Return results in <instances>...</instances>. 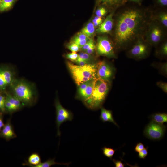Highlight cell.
I'll use <instances>...</instances> for the list:
<instances>
[{
    "label": "cell",
    "instance_id": "4316f807",
    "mask_svg": "<svg viewBox=\"0 0 167 167\" xmlns=\"http://www.w3.org/2000/svg\"><path fill=\"white\" fill-rule=\"evenodd\" d=\"M78 54L79 58L89 63L92 59L91 54H88L85 52L82 51Z\"/></svg>",
    "mask_w": 167,
    "mask_h": 167
},
{
    "label": "cell",
    "instance_id": "f6af8a7d",
    "mask_svg": "<svg viewBox=\"0 0 167 167\" xmlns=\"http://www.w3.org/2000/svg\"><path fill=\"white\" fill-rule=\"evenodd\" d=\"M2 0H0V1H1Z\"/></svg>",
    "mask_w": 167,
    "mask_h": 167
},
{
    "label": "cell",
    "instance_id": "277c9868",
    "mask_svg": "<svg viewBox=\"0 0 167 167\" xmlns=\"http://www.w3.org/2000/svg\"><path fill=\"white\" fill-rule=\"evenodd\" d=\"M67 64L75 83L78 86L85 82L97 78L96 64L89 63L80 66L68 62Z\"/></svg>",
    "mask_w": 167,
    "mask_h": 167
},
{
    "label": "cell",
    "instance_id": "836d02e7",
    "mask_svg": "<svg viewBox=\"0 0 167 167\" xmlns=\"http://www.w3.org/2000/svg\"><path fill=\"white\" fill-rule=\"evenodd\" d=\"M156 85L163 91L165 93H167V84L166 82L160 81L156 83Z\"/></svg>",
    "mask_w": 167,
    "mask_h": 167
},
{
    "label": "cell",
    "instance_id": "d4e9b609",
    "mask_svg": "<svg viewBox=\"0 0 167 167\" xmlns=\"http://www.w3.org/2000/svg\"><path fill=\"white\" fill-rule=\"evenodd\" d=\"M102 149L104 155L107 157L111 159L114 154L115 150L106 147H104Z\"/></svg>",
    "mask_w": 167,
    "mask_h": 167
},
{
    "label": "cell",
    "instance_id": "60d3db41",
    "mask_svg": "<svg viewBox=\"0 0 167 167\" xmlns=\"http://www.w3.org/2000/svg\"><path fill=\"white\" fill-rule=\"evenodd\" d=\"M95 49L96 45H95L92 46L84 52H85L88 54H91L94 52Z\"/></svg>",
    "mask_w": 167,
    "mask_h": 167
},
{
    "label": "cell",
    "instance_id": "ee69618b",
    "mask_svg": "<svg viewBox=\"0 0 167 167\" xmlns=\"http://www.w3.org/2000/svg\"><path fill=\"white\" fill-rule=\"evenodd\" d=\"M130 0L131 1H133L134 2H139L141 1V0Z\"/></svg>",
    "mask_w": 167,
    "mask_h": 167
},
{
    "label": "cell",
    "instance_id": "7dc6e473",
    "mask_svg": "<svg viewBox=\"0 0 167 167\" xmlns=\"http://www.w3.org/2000/svg\"></svg>",
    "mask_w": 167,
    "mask_h": 167
},
{
    "label": "cell",
    "instance_id": "2e32d148",
    "mask_svg": "<svg viewBox=\"0 0 167 167\" xmlns=\"http://www.w3.org/2000/svg\"><path fill=\"white\" fill-rule=\"evenodd\" d=\"M41 162V160L40 155L37 153H33L29 156L27 161L23 164V165L35 167Z\"/></svg>",
    "mask_w": 167,
    "mask_h": 167
},
{
    "label": "cell",
    "instance_id": "bcb514c9",
    "mask_svg": "<svg viewBox=\"0 0 167 167\" xmlns=\"http://www.w3.org/2000/svg\"><path fill=\"white\" fill-rule=\"evenodd\" d=\"M0 113H1V112H0Z\"/></svg>",
    "mask_w": 167,
    "mask_h": 167
},
{
    "label": "cell",
    "instance_id": "9a60e30c",
    "mask_svg": "<svg viewBox=\"0 0 167 167\" xmlns=\"http://www.w3.org/2000/svg\"><path fill=\"white\" fill-rule=\"evenodd\" d=\"M4 92L6 95V99L15 107L17 111L25 106L18 99L12 94L10 92L5 91Z\"/></svg>",
    "mask_w": 167,
    "mask_h": 167
},
{
    "label": "cell",
    "instance_id": "1f68e13d",
    "mask_svg": "<svg viewBox=\"0 0 167 167\" xmlns=\"http://www.w3.org/2000/svg\"><path fill=\"white\" fill-rule=\"evenodd\" d=\"M66 56L67 59L74 62L78 58L79 54L76 52H72L71 53L67 54Z\"/></svg>",
    "mask_w": 167,
    "mask_h": 167
},
{
    "label": "cell",
    "instance_id": "f546056e",
    "mask_svg": "<svg viewBox=\"0 0 167 167\" xmlns=\"http://www.w3.org/2000/svg\"><path fill=\"white\" fill-rule=\"evenodd\" d=\"M67 48L72 52H76L80 50V48L77 45L71 42L67 45Z\"/></svg>",
    "mask_w": 167,
    "mask_h": 167
},
{
    "label": "cell",
    "instance_id": "5bb4252c",
    "mask_svg": "<svg viewBox=\"0 0 167 167\" xmlns=\"http://www.w3.org/2000/svg\"><path fill=\"white\" fill-rule=\"evenodd\" d=\"M100 119L103 122H108L113 123L117 126L118 125L115 122L113 118L112 111L102 107L101 109Z\"/></svg>",
    "mask_w": 167,
    "mask_h": 167
},
{
    "label": "cell",
    "instance_id": "8d00e7d4",
    "mask_svg": "<svg viewBox=\"0 0 167 167\" xmlns=\"http://www.w3.org/2000/svg\"><path fill=\"white\" fill-rule=\"evenodd\" d=\"M144 145L141 143H138L135 148V150L137 152H139L144 148Z\"/></svg>",
    "mask_w": 167,
    "mask_h": 167
},
{
    "label": "cell",
    "instance_id": "30bf717a",
    "mask_svg": "<svg viewBox=\"0 0 167 167\" xmlns=\"http://www.w3.org/2000/svg\"><path fill=\"white\" fill-rule=\"evenodd\" d=\"M166 127L163 124L151 121L145 128L144 133L149 139L159 140L162 138L165 131Z\"/></svg>",
    "mask_w": 167,
    "mask_h": 167
},
{
    "label": "cell",
    "instance_id": "83f0119b",
    "mask_svg": "<svg viewBox=\"0 0 167 167\" xmlns=\"http://www.w3.org/2000/svg\"><path fill=\"white\" fill-rule=\"evenodd\" d=\"M94 45H95V44L92 38H90L86 43L80 48V51L84 52Z\"/></svg>",
    "mask_w": 167,
    "mask_h": 167
},
{
    "label": "cell",
    "instance_id": "52a82bcc",
    "mask_svg": "<svg viewBox=\"0 0 167 167\" xmlns=\"http://www.w3.org/2000/svg\"><path fill=\"white\" fill-rule=\"evenodd\" d=\"M97 41L96 49L98 55L108 58H116L114 46L107 36H99Z\"/></svg>",
    "mask_w": 167,
    "mask_h": 167
},
{
    "label": "cell",
    "instance_id": "e575fe53",
    "mask_svg": "<svg viewBox=\"0 0 167 167\" xmlns=\"http://www.w3.org/2000/svg\"><path fill=\"white\" fill-rule=\"evenodd\" d=\"M148 154L147 149L145 148L138 152V156L139 158L144 159L146 157Z\"/></svg>",
    "mask_w": 167,
    "mask_h": 167
},
{
    "label": "cell",
    "instance_id": "7c38bea8",
    "mask_svg": "<svg viewBox=\"0 0 167 167\" xmlns=\"http://www.w3.org/2000/svg\"><path fill=\"white\" fill-rule=\"evenodd\" d=\"M113 15V13H112L107 16L96 30V32L97 33H108L111 31L114 24Z\"/></svg>",
    "mask_w": 167,
    "mask_h": 167
},
{
    "label": "cell",
    "instance_id": "8992f818",
    "mask_svg": "<svg viewBox=\"0 0 167 167\" xmlns=\"http://www.w3.org/2000/svg\"><path fill=\"white\" fill-rule=\"evenodd\" d=\"M150 45L145 40L144 36L138 38L135 44L128 51V54L132 58L136 59L146 58L148 54Z\"/></svg>",
    "mask_w": 167,
    "mask_h": 167
},
{
    "label": "cell",
    "instance_id": "3957f363",
    "mask_svg": "<svg viewBox=\"0 0 167 167\" xmlns=\"http://www.w3.org/2000/svg\"><path fill=\"white\" fill-rule=\"evenodd\" d=\"M109 87V81L97 78L91 95L84 101L86 106L91 109L100 108L105 99Z\"/></svg>",
    "mask_w": 167,
    "mask_h": 167
},
{
    "label": "cell",
    "instance_id": "d6986e66",
    "mask_svg": "<svg viewBox=\"0 0 167 167\" xmlns=\"http://www.w3.org/2000/svg\"><path fill=\"white\" fill-rule=\"evenodd\" d=\"M18 0H2L0 2V12H3L11 9Z\"/></svg>",
    "mask_w": 167,
    "mask_h": 167
},
{
    "label": "cell",
    "instance_id": "ffe728a7",
    "mask_svg": "<svg viewBox=\"0 0 167 167\" xmlns=\"http://www.w3.org/2000/svg\"><path fill=\"white\" fill-rule=\"evenodd\" d=\"M152 121L159 124H163L167 122V114L165 113H158L152 114L151 116Z\"/></svg>",
    "mask_w": 167,
    "mask_h": 167
},
{
    "label": "cell",
    "instance_id": "603a6c76",
    "mask_svg": "<svg viewBox=\"0 0 167 167\" xmlns=\"http://www.w3.org/2000/svg\"><path fill=\"white\" fill-rule=\"evenodd\" d=\"M156 19L164 28L167 27V14L165 12H161L157 15Z\"/></svg>",
    "mask_w": 167,
    "mask_h": 167
},
{
    "label": "cell",
    "instance_id": "6da1fadb",
    "mask_svg": "<svg viewBox=\"0 0 167 167\" xmlns=\"http://www.w3.org/2000/svg\"><path fill=\"white\" fill-rule=\"evenodd\" d=\"M146 11L137 9H128L122 11L117 17L114 32L115 45L117 48L126 47L144 36L148 24L151 19Z\"/></svg>",
    "mask_w": 167,
    "mask_h": 167
},
{
    "label": "cell",
    "instance_id": "484cf974",
    "mask_svg": "<svg viewBox=\"0 0 167 167\" xmlns=\"http://www.w3.org/2000/svg\"><path fill=\"white\" fill-rule=\"evenodd\" d=\"M5 107L6 113L10 114H12L17 111L15 107L6 98L5 103Z\"/></svg>",
    "mask_w": 167,
    "mask_h": 167
},
{
    "label": "cell",
    "instance_id": "8fae6325",
    "mask_svg": "<svg viewBox=\"0 0 167 167\" xmlns=\"http://www.w3.org/2000/svg\"><path fill=\"white\" fill-rule=\"evenodd\" d=\"M114 69L104 61H100L96 64V76L97 78L109 81L114 75Z\"/></svg>",
    "mask_w": 167,
    "mask_h": 167
},
{
    "label": "cell",
    "instance_id": "ab89813d",
    "mask_svg": "<svg viewBox=\"0 0 167 167\" xmlns=\"http://www.w3.org/2000/svg\"><path fill=\"white\" fill-rule=\"evenodd\" d=\"M113 161L116 167H124L125 165L121 161L113 159Z\"/></svg>",
    "mask_w": 167,
    "mask_h": 167
},
{
    "label": "cell",
    "instance_id": "f1b7e54d",
    "mask_svg": "<svg viewBox=\"0 0 167 167\" xmlns=\"http://www.w3.org/2000/svg\"><path fill=\"white\" fill-rule=\"evenodd\" d=\"M89 39L82 40L77 39L74 37L71 42L75 43L81 48L86 43Z\"/></svg>",
    "mask_w": 167,
    "mask_h": 167
},
{
    "label": "cell",
    "instance_id": "9c48e42d",
    "mask_svg": "<svg viewBox=\"0 0 167 167\" xmlns=\"http://www.w3.org/2000/svg\"><path fill=\"white\" fill-rule=\"evenodd\" d=\"M55 105L56 110V122L57 129V135L60 136L61 132L59 127L60 125L64 122L72 121L73 116L71 112L62 106L57 98L55 100Z\"/></svg>",
    "mask_w": 167,
    "mask_h": 167
},
{
    "label": "cell",
    "instance_id": "f35d334b",
    "mask_svg": "<svg viewBox=\"0 0 167 167\" xmlns=\"http://www.w3.org/2000/svg\"><path fill=\"white\" fill-rule=\"evenodd\" d=\"M167 63H163L162 65L160 66V71L164 74L165 75L167 74Z\"/></svg>",
    "mask_w": 167,
    "mask_h": 167
},
{
    "label": "cell",
    "instance_id": "7bdbcfd3",
    "mask_svg": "<svg viewBox=\"0 0 167 167\" xmlns=\"http://www.w3.org/2000/svg\"><path fill=\"white\" fill-rule=\"evenodd\" d=\"M159 2L162 6H166L167 5V0H158Z\"/></svg>",
    "mask_w": 167,
    "mask_h": 167
},
{
    "label": "cell",
    "instance_id": "ba28073f",
    "mask_svg": "<svg viewBox=\"0 0 167 167\" xmlns=\"http://www.w3.org/2000/svg\"><path fill=\"white\" fill-rule=\"evenodd\" d=\"M15 79L13 68L6 64L0 65V92L6 91Z\"/></svg>",
    "mask_w": 167,
    "mask_h": 167
},
{
    "label": "cell",
    "instance_id": "7402d4cb",
    "mask_svg": "<svg viewBox=\"0 0 167 167\" xmlns=\"http://www.w3.org/2000/svg\"><path fill=\"white\" fill-rule=\"evenodd\" d=\"M70 163H62L56 162L55 159H49L43 162H41L39 164L35 167H50L55 164L63 165L68 166Z\"/></svg>",
    "mask_w": 167,
    "mask_h": 167
},
{
    "label": "cell",
    "instance_id": "e0dca14e",
    "mask_svg": "<svg viewBox=\"0 0 167 167\" xmlns=\"http://www.w3.org/2000/svg\"><path fill=\"white\" fill-rule=\"evenodd\" d=\"M102 4L109 7L116 9L125 2V0H98Z\"/></svg>",
    "mask_w": 167,
    "mask_h": 167
},
{
    "label": "cell",
    "instance_id": "5b68a950",
    "mask_svg": "<svg viewBox=\"0 0 167 167\" xmlns=\"http://www.w3.org/2000/svg\"><path fill=\"white\" fill-rule=\"evenodd\" d=\"M163 27L156 19L151 20L144 36L150 45L156 46L162 41L164 36Z\"/></svg>",
    "mask_w": 167,
    "mask_h": 167
},
{
    "label": "cell",
    "instance_id": "7a4b0ae2",
    "mask_svg": "<svg viewBox=\"0 0 167 167\" xmlns=\"http://www.w3.org/2000/svg\"><path fill=\"white\" fill-rule=\"evenodd\" d=\"M10 92L25 105L31 106L36 102L37 95L33 84L23 79H15L9 87Z\"/></svg>",
    "mask_w": 167,
    "mask_h": 167
},
{
    "label": "cell",
    "instance_id": "74e56055",
    "mask_svg": "<svg viewBox=\"0 0 167 167\" xmlns=\"http://www.w3.org/2000/svg\"><path fill=\"white\" fill-rule=\"evenodd\" d=\"M75 37L77 39L82 40L89 39H90L85 35L80 33V32L78 33Z\"/></svg>",
    "mask_w": 167,
    "mask_h": 167
},
{
    "label": "cell",
    "instance_id": "44dd1931",
    "mask_svg": "<svg viewBox=\"0 0 167 167\" xmlns=\"http://www.w3.org/2000/svg\"><path fill=\"white\" fill-rule=\"evenodd\" d=\"M96 79L91 80L90 83L87 87L84 92V95L83 99V101H84L89 98L91 95Z\"/></svg>",
    "mask_w": 167,
    "mask_h": 167
},
{
    "label": "cell",
    "instance_id": "ac0fdd59",
    "mask_svg": "<svg viewBox=\"0 0 167 167\" xmlns=\"http://www.w3.org/2000/svg\"><path fill=\"white\" fill-rule=\"evenodd\" d=\"M95 32V27L92 22L88 23L79 32L85 35L90 38L94 34Z\"/></svg>",
    "mask_w": 167,
    "mask_h": 167
},
{
    "label": "cell",
    "instance_id": "d6a6232c",
    "mask_svg": "<svg viewBox=\"0 0 167 167\" xmlns=\"http://www.w3.org/2000/svg\"><path fill=\"white\" fill-rule=\"evenodd\" d=\"M160 54L163 56L167 55V42H165L161 45L159 51Z\"/></svg>",
    "mask_w": 167,
    "mask_h": 167
},
{
    "label": "cell",
    "instance_id": "4fadbf2b",
    "mask_svg": "<svg viewBox=\"0 0 167 167\" xmlns=\"http://www.w3.org/2000/svg\"><path fill=\"white\" fill-rule=\"evenodd\" d=\"M0 137L4 138L7 141L16 137L10 119L7 120L2 128L0 132Z\"/></svg>",
    "mask_w": 167,
    "mask_h": 167
},
{
    "label": "cell",
    "instance_id": "b9f144b4",
    "mask_svg": "<svg viewBox=\"0 0 167 167\" xmlns=\"http://www.w3.org/2000/svg\"><path fill=\"white\" fill-rule=\"evenodd\" d=\"M2 115L3 114L2 113H0V132L2 128L4 125L3 121Z\"/></svg>",
    "mask_w": 167,
    "mask_h": 167
},
{
    "label": "cell",
    "instance_id": "d590c367",
    "mask_svg": "<svg viewBox=\"0 0 167 167\" xmlns=\"http://www.w3.org/2000/svg\"><path fill=\"white\" fill-rule=\"evenodd\" d=\"M74 62L76 63L77 65L80 66H84L86 64L89 63L88 62L82 60L79 57L77 60L75 62Z\"/></svg>",
    "mask_w": 167,
    "mask_h": 167
},
{
    "label": "cell",
    "instance_id": "cb8c5ba5",
    "mask_svg": "<svg viewBox=\"0 0 167 167\" xmlns=\"http://www.w3.org/2000/svg\"><path fill=\"white\" fill-rule=\"evenodd\" d=\"M6 99L4 92H0V112L2 114L6 113L5 107Z\"/></svg>",
    "mask_w": 167,
    "mask_h": 167
},
{
    "label": "cell",
    "instance_id": "4dcf8cb0",
    "mask_svg": "<svg viewBox=\"0 0 167 167\" xmlns=\"http://www.w3.org/2000/svg\"><path fill=\"white\" fill-rule=\"evenodd\" d=\"M107 11L104 7H101L98 8L96 11V16L102 18L107 13Z\"/></svg>",
    "mask_w": 167,
    "mask_h": 167
}]
</instances>
